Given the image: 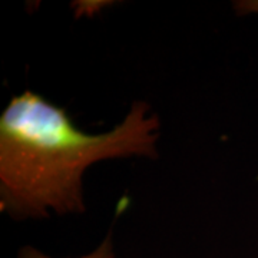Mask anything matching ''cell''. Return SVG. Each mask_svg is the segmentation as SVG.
Here are the masks:
<instances>
[{
    "mask_svg": "<svg viewBox=\"0 0 258 258\" xmlns=\"http://www.w3.org/2000/svg\"><path fill=\"white\" fill-rule=\"evenodd\" d=\"M161 123L135 102L111 131L79 129L64 108L25 91L0 116V211L15 220L82 214L83 174L116 158H157Z\"/></svg>",
    "mask_w": 258,
    "mask_h": 258,
    "instance_id": "6da1fadb",
    "label": "cell"
},
{
    "mask_svg": "<svg viewBox=\"0 0 258 258\" xmlns=\"http://www.w3.org/2000/svg\"><path fill=\"white\" fill-rule=\"evenodd\" d=\"M19 258H52L43 254L42 251H39L35 247H23L19 251ZM79 258H115V252H113V242H112V235L108 234L101 244L96 248L85 254Z\"/></svg>",
    "mask_w": 258,
    "mask_h": 258,
    "instance_id": "7a4b0ae2",
    "label": "cell"
},
{
    "mask_svg": "<svg viewBox=\"0 0 258 258\" xmlns=\"http://www.w3.org/2000/svg\"><path fill=\"white\" fill-rule=\"evenodd\" d=\"M234 9L237 10V13L240 16L258 13V0H240V2H235Z\"/></svg>",
    "mask_w": 258,
    "mask_h": 258,
    "instance_id": "3957f363",
    "label": "cell"
}]
</instances>
